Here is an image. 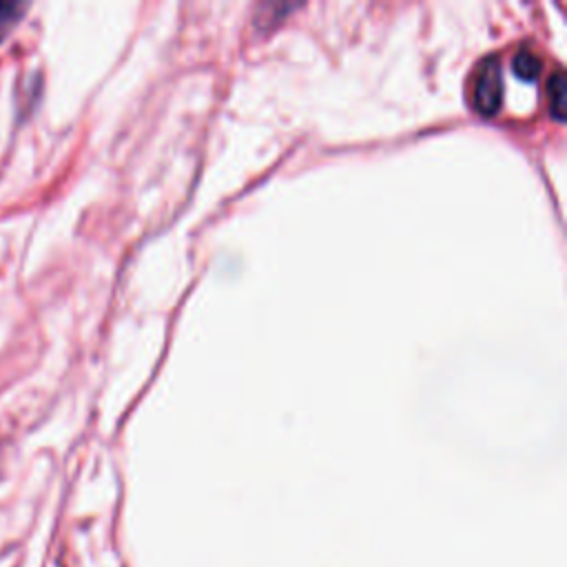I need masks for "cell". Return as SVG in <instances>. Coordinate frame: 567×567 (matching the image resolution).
<instances>
[{"label":"cell","instance_id":"3","mask_svg":"<svg viewBox=\"0 0 567 567\" xmlns=\"http://www.w3.org/2000/svg\"><path fill=\"white\" fill-rule=\"evenodd\" d=\"M512 69H514V73H516L520 80L534 82V80L538 78L540 69H543V62H540V58H538V53H536L534 49L520 47V49L514 53V58H512Z\"/></svg>","mask_w":567,"mask_h":567},{"label":"cell","instance_id":"1","mask_svg":"<svg viewBox=\"0 0 567 567\" xmlns=\"http://www.w3.org/2000/svg\"><path fill=\"white\" fill-rule=\"evenodd\" d=\"M503 102V71L496 55H487L478 62L472 80V104L474 109L489 117L501 109Z\"/></svg>","mask_w":567,"mask_h":567},{"label":"cell","instance_id":"4","mask_svg":"<svg viewBox=\"0 0 567 567\" xmlns=\"http://www.w3.org/2000/svg\"><path fill=\"white\" fill-rule=\"evenodd\" d=\"M24 4L22 2H13V0H0V42L11 33V29L18 24V20L24 13Z\"/></svg>","mask_w":567,"mask_h":567},{"label":"cell","instance_id":"2","mask_svg":"<svg viewBox=\"0 0 567 567\" xmlns=\"http://www.w3.org/2000/svg\"><path fill=\"white\" fill-rule=\"evenodd\" d=\"M547 100H549V111L554 120L563 122L565 120V109H567V78L563 69H556L549 80H547Z\"/></svg>","mask_w":567,"mask_h":567}]
</instances>
